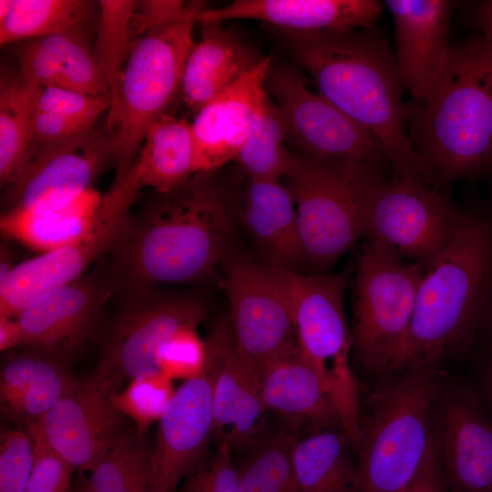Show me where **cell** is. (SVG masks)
<instances>
[{
    "instance_id": "46",
    "label": "cell",
    "mask_w": 492,
    "mask_h": 492,
    "mask_svg": "<svg viewBox=\"0 0 492 492\" xmlns=\"http://www.w3.org/2000/svg\"><path fill=\"white\" fill-rule=\"evenodd\" d=\"M91 129L93 127L89 125L58 115L35 112L31 121L29 146L71 138Z\"/></svg>"
},
{
    "instance_id": "1",
    "label": "cell",
    "mask_w": 492,
    "mask_h": 492,
    "mask_svg": "<svg viewBox=\"0 0 492 492\" xmlns=\"http://www.w3.org/2000/svg\"><path fill=\"white\" fill-rule=\"evenodd\" d=\"M213 172L195 173L128 214L107 255L113 296L210 277L231 245L232 211Z\"/></svg>"
},
{
    "instance_id": "10",
    "label": "cell",
    "mask_w": 492,
    "mask_h": 492,
    "mask_svg": "<svg viewBox=\"0 0 492 492\" xmlns=\"http://www.w3.org/2000/svg\"><path fill=\"white\" fill-rule=\"evenodd\" d=\"M120 297L91 374L111 395L137 377L162 373L159 354L166 343L183 327H198L210 313L199 296L158 287Z\"/></svg>"
},
{
    "instance_id": "54",
    "label": "cell",
    "mask_w": 492,
    "mask_h": 492,
    "mask_svg": "<svg viewBox=\"0 0 492 492\" xmlns=\"http://www.w3.org/2000/svg\"><path fill=\"white\" fill-rule=\"evenodd\" d=\"M491 178H492V175H491Z\"/></svg>"
},
{
    "instance_id": "42",
    "label": "cell",
    "mask_w": 492,
    "mask_h": 492,
    "mask_svg": "<svg viewBox=\"0 0 492 492\" xmlns=\"http://www.w3.org/2000/svg\"><path fill=\"white\" fill-rule=\"evenodd\" d=\"M206 343L198 335L197 327L179 330L164 345L159 354L162 373L171 380L199 376L205 365Z\"/></svg>"
},
{
    "instance_id": "33",
    "label": "cell",
    "mask_w": 492,
    "mask_h": 492,
    "mask_svg": "<svg viewBox=\"0 0 492 492\" xmlns=\"http://www.w3.org/2000/svg\"><path fill=\"white\" fill-rule=\"evenodd\" d=\"M90 8V2L83 0H12L0 23V44L81 30Z\"/></svg>"
},
{
    "instance_id": "40",
    "label": "cell",
    "mask_w": 492,
    "mask_h": 492,
    "mask_svg": "<svg viewBox=\"0 0 492 492\" xmlns=\"http://www.w3.org/2000/svg\"><path fill=\"white\" fill-rule=\"evenodd\" d=\"M111 105L109 96H94L56 87H40L35 111L58 115L91 127Z\"/></svg>"
},
{
    "instance_id": "49",
    "label": "cell",
    "mask_w": 492,
    "mask_h": 492,
    "mask_svg": "<svg viewBox=\"0 0 492 492\" xmlns=\"http://www.w3.org/2000/svg\"><path fill=\"white\" fill-rule=\"evenodd\" d=\"M24 344V332L16 318L0 319V351H12Z\"/></svg>"
},
{
    "instance_id": "53",
    "label": "cell",
    "mask_w": 492,
    "mask_h": 492,
    "mask_svg": "<svg viewBox=\"0 0 492 492\" xmlns=\"http://www.w3.org/2000/svg\"><path fill=\"white\" fill-rule=\"evenodd\" d=\"M12 5V0H0V23L7 17Z\"/></svg>"
},
{
    "instance_id": "31",
    "label": "cell",
    "mask_w": 492,
    "mask_h": 492,
    "mask_svg": "<svg viewBox=\"0 0 492 492\" xmlns=\"http://www.w3.org/2000/svg\"><path fill=\"white\" fill-rule=\"evenodd\" d=\"M153 447L134 427H126L115 446L75 492H152Z\"/></svg>"
},
{
    "instance_id": "11",
    "label": "cell",
    "mask_w": 492,
    "mask_h": 492,
    "mask_svg": "<svg viewBox=\"0 0 492 492\" xmlns=\"http://www.w3.org/2000/svg\"><path fill=\"white\" fill-rule=\"evenodd\" d=\"M220 267L230 302L228 315L239 353L259 370L296 351L290 306L274 268L247 256L232 244Z\"/></svg>"
},
{
    "instance_id": "17",
    "label": "cell",
    "mask_w": 492,
    "mask_h": 492,
    "mask_svg": "<svg viewBox=\"0 0 492 492\" xmlns=\"http://www.w3.org/2000/svg\"><path fill=\"white\" fill-rule=\"evenodd\" d=\"M101 265L46 293L15 317L24 332L23 346L69 366L97 334L104 307L113 298Z\"/></svg>"
},
{
    "instance_id": "8",
    "label": "cell",
    "mask_w": 492,
    "mask_h": 492,
    "mask_svg": "<svg viewBox=\"0 0 492 492\" xmlns=\"http://www.w3.org/2000/svg\"><path fill=\"white\" fill-rule=\"evenodd\" d=\"M307 265L323 272L364 237L378 169L294 155L286 177Z\"/></svg>"
},
{
    "instance_id": "47",
    "label": "cell",
    "mask_w": 492,
    "mask_h": 492,
    "mask_svg": "<svg viewBox=\"0 0 492 492\" xmlns=\"http://www.w3.org/2000/svg\"><path fill=\"white\" fill-rule=\"evenodd\" d=\"M401 492H447L435 440L418 474Z\"/></svg>"
},
{
    "instance_id": "23",
    "label": "cell",
    "mask_w": 492,
    "mask_h": 492,
    "mask_svg": "<svg viewBox=\"0 0 492 492\" xmlns=\"http://www.w3.org/2000/svg\"><path fill=\"white\" fill-rule=\"evenodd\" d=\"M382 9L374 0H235L221 7L204 8L198 23L251 19L282 33L339 32L372 29Z\"/></svg>"
},
{
    "instance_id": "44",
    "label": "cell",
    "mask_w": 492,
    "mask_h": 492,
    "mask_svg": "<svg viewBox=\"0 0 492 492\" xmlns=\"http://www.w3.org/2000/svg\"><path fill=\"white\" fill-rule=\"evenodd\" d=\"M39 359V353L26 346L12 350L0 375L1 409L7 416L29 385Z\"/></svg>"
},
{
    "instance_id": "37",
    "label": "cell",
    "mask_w": 492,
    "mask_h": 492,
    "mask_svg": "<svg viewBox=\"0 0 492 492\" xmlns=\"http://www.w3.org/2000/svg\"><path fill=\"white\" fill-rule=\"evenodd\" d=\"M76 378L68 366L39 353L33 378L8 417L26 428L37 423L73 386Z\"/></svg>"
},
{
    "instance_id": "35",
    "label": "cell",
    "mask_w": 492,
    "mask_h": 492,
    "mask_svg": "<svg viewBox=\"0 0 492 492\" xmlns=\"http://www.w3.org/2000/svg\"><path fill=\"white\" fill-rule=\"evenodd\" d=\"M97 37L94 56L108 86L110 108L108 114V133L115 126L119 109V86L133 40L130 21L135 1L101 0Z\"/></svg>"
},
{
    "instance_id": "32",
    "label": "cell",
    "mask_w": 492,
    "mask_h": 492,
    "mask_svg": "<svg viewBox=\"0 0 492 492\" xmlns=\"http://www.w3.org/2000/svg\"><path fill=\"white\" fill-rule=\"evenodd\" d=\"M286 138L280 108L267 92L235 161L250 179L280 180L288 176L294 162V155L284 146Z\"/></svg>"
},
{
    "instance_id": "45",
    "label": "cell",
    "mask_w": 492,
    "mask_h": 492,
    "mask_svg": "<svg viewBox=\"0 0 492 492\" xmlns=\"http://www.w3.org/2000/svg\"><path fill=\"white\" fill-rule=\"evenodd\" d=\"M181 0H143L135 2L130 21V35L137 39L150 29L178 17L186 7Z\"/></svg>"
},
{
    "instance_id": "6",
    "label": "cell",
    "mask_w": 492,
    "mask_h": 492,
    "mask_svg": "<svg viewBox=\"0 0 492 492\" xmlns=\"http://www.w3.org/2000/svg\"><path fill=\"white\" fill-rule=\"evenodd\" d=\"M204 2L190 1L174 20L133 40L119 86V109L108 133L115 179H121L136 159L145 137L179 93L192 32Z\"/></svg>"
},
{
    "instance_id": "30",
    "label": "cell",
    "mask_w": 492,
    "mask_h": 492,
    "mask_svg": "<svg viewBox=\"0 0 492 492\" xmlns=\"http://www.w3.org/2000/svg\"><path fill=\"white\" fill-rule=\"evenodd\" d=\"M102 196L92 188L59 209L38 214L5 210L0 219L3 237L42 253L83 237L93 226Z\"/></svg>"
},
{
    "instance_id": "50",
    "label": "cell",
    "mask_w": 492,
    "mask_h": 492,
    "mask_svg": "<svg viewBox=\"0 0 492 492\" xmlns=\"http://www.w3.org/2000/svg\"><path fill=\"white\" fill-rule=\"evenodd\" d=\"M492 355V288L484 324L473 356L475 358Z\"/></svg>"
},
{
    "instance_id": "27",
    "label": "cell",
    "mask_w": 492,
    "mask_h": 492,
    "mask_svg": "<svg viewBox=\"0 0 492 492\" xmlns=\"http://www.w3.org/2000/svg\"><path fill=\"white\" fill-rule=\"evenodd\" d=\"M200 26L202 35L188 54L179 90L185 106L195 114L262 59L221 24Z\"/></svg>"
},
{
    "instance_id": "41",
    "label": "cell",
    "mask_w": 492,
    "mask_h": 492,
    "mask_svg": "<svg viewBox=\"0 0 492 492\" xmlns=\"http://www.w3.org/2000/svg\"><path fill=\"white\" fill-rule=\"evenodd\" d=\"M35 447V463L26 492H75L71 483L74 467L46 442L38 424L26 429Z\"/></svg>"
},
{
    "instance_id": "12",
    "label": "cell",
    "mask_w": 492,
    "mask_h": 492,
    "mask_svg": "<svg viewBox=\"0 0 492 492\" xmlns=\"http://www.w3.org/2000/svg\"><path fill=\"white\" fill-rule=\"evenodd\" d=\"M463 210L421 179H381L372 195L364 238L427 270L455 238Z\"/></svg>"
},
{
    "instance_id": "15",
    "label": "cell",
    "mask_w": 492,
    "mask_h": 492,
    "mask_svg": "<svg viewBox=\"0 0 492 492\" xmlns=\"http://www.w3.org/2000/svg\"><path fill=\"white\" fill-rule=\"evenodd\" d=\"M435 443L447 492H492V414L475 385L443 376Z\"/></svg>"
},
{
    "instance_id": "20",
    "label": "cell",
    "mask_w": 492,
    "mask_h": 492,
    "mask_svg": "<svg viewBox=\"0 0 492 492\" xmlns=\"http://www.w3.org/2000/svg\"><path fill=\"white\" fill-rule=\"evenodd\" d=\"M210 369L186 380L177 390L158 421L151 465L152 492H172L207 458L213 436Z\"/></svg>"
},
{
    "instance_id": "9",
    "label": "cell",
    "mask_w": 492,
    "mask_h": 492,
    "mask_svg": "<svg viewBox=\"0 0 492 492\" xmlns=\"http://www.w3.org/2000/svg\"><path fill=\"white\" fill-rule=\"evenodd\" d=\"M273 268L290 306L300 353L342 420L355 422L361 405L350 364L353 343L343 306L347 274H303Z\"/></svg>"
},
{
    "instance_id": "34",
    "label": "cell",
    "mask_w": 492,
    "mask_h": 492,
    "mask_svg": "<svg viewBox=\"0 0 492 492\" xmlns=\"http://www.w3.org/2000/svg\"><path fill=\"white\" fill-rule=\"evenodd\" d=\"M40 87L19 73L1 82L0 90V184L5 188L17 172L27 151Z\"/></svg>"
},
{
    "instance_id": "19",
    "label": "cell",
    "mask_w": 492,
    "mask_h": 492,
    "mask_svg": "<svg viewBox=\"0 0 492 492\" xmlns=\"http://www.w3.org/2000/svg\"><path fill=\"white\" fill-rule=\"evenodd\" d=\"M37 424L48 446L80 473L94 470L126 428L111 395L91 375L76 379Z\"/></svg>"
},
{
    "instance_id": "4",
    "label": "cell",
    "mask_w": 492,
    "mask_h": 492,
    "mask_svg": "<svg viewBox=\"0 0 492 492\" xmlns=\"http://www.w3.org/2000/svg\"><path fill=\"white\" fill-rule=\"evenodd\" d=\"M492 288V208L463 210L454 240L425 270L416 294L404 370L474 355Z\"/></svg>"
},
{
    "instance_id": "38",
    "label": "cell",
    "mask_w": 492,
    "mask_h": 492,
    "mask_svg": "<svg viewBox=\"0 0 492 492\" xmlns=\"http://www.w3.org/2000/svg\"><path fill=\"white\" fill-rule=\"evenodd\" d=\"M174 392L171 379L159 373L131 380L123 391L111 395V401L145 436L149 426L159 420Z\"/></svg>"
},
{
    "instance_id": "16",
    "label": "cell",
    "mask_w": 492,
    "mask_h": 492,
    "mask_svg": "<svg viewBox=\"0 0 492 492\" xmlns=\"http://www.w3.org/2000/svg\"><path fill=\"white\" fill-rule=\"evenodd\" d=\"M133 201L108 190L91 229L80 239L26 260L0 283V319L15 318L46 293L85 275L106 257Z\"/></svg>"
},
{
    "instance_id": "29",
    "label": "cell",
    "mask_w": 492,
    "mask_h": 492,
    "mask_svg": "<svg viewBox=\"0 0 492 492\" xmlns=\"http://www.w3.org/2000/svg\"><path fill=\"white\" fill-rule=\"evenodd\" d=\"M352 443L343 428H326L293 438L290 458L299 492H356Z\"/></svg>"
},
{
    "instance_id": "52",
    "label": "cell",
    "mask_w": 492,
    "mask_h": 492,
    "mask_svg": "<svg viewBox=\"0 0 492 492\" xmlns=\"http://www.w3.org/2000/svg\"><path fill=\"white\" fill-rule=\"evenodd\" d=\"M16 264L14 263V253L9 243L3 240L0 246V283L10 274Z\"/></svg>"
},
{
    "instance_id": "24",
    "label": "cell",
    "mask_w": 492,
    "mask_h": 492,
    "mask_svg": "<svg viewBox=\"0 0 492 492\" xmlns=\"http://www.w3.org/2000/svg\"><path fill=\"white\" fill-rule=\"evenodd\" d=\"M258 373L266 409L285 421L292 433L343 428L338 410L299 348Z\"/></svg>"
},
{
    "instance_id": "39",
    "label": "cell",
    "mask_w": 492,
    "mask_h": 492,
    "mask_svg": "<svg viewBox=\"0 0 492 492\" xmlns=\"http://www.w3.org/2000/svg\"><path fill=\"white\" fill-rule=\"evenodd\" d=\"M35 463L31 436L5 427L0 435V492H26Z\"/></svg>"
},
{
    "instance_id": "2",
    "label": "cell",
    "mask_w": 492,
    "mask_h": 492,
    "mask_svg": "<svg viewBox=\"0 0 492 492\" xmlns=\"http://www.w3.org/2000/svg\"><path fill=\"white\" fill-rule=\"evenodd\" d=\"M285 35L318 92L379 141L394 176L424 180L406 131L405 87L387 42L371 29Z\"/></svg>"
},
{
    "instance_id": "3",
    "label": "cell",
    "mask_w": 492,
    "mask_h": 492,
    "mask_svg": "<svg viewBox=\"0 0 492 492\" xmlns=\"http://www.w3.org/2000/svg\"><path fill=\"white\" fill-rule=\"evenodd\" d=\"M407 125L425 182L492 175V46L481 34L451 45L428 95L407 105Z\"/></svg>"
},
{
    "instance_id": "26",
    "label": "cell",
    "mask_w": 492,
    "mask_h": 492,
    "mask_svg": "<svg viewBox=\"0 0 492 492\" xmlns=\"http://www.w3.org/2000/svg\"><path fill=\"white\" fill-rule=\"evenodd\" d=\"M16 54L18 73L36 87L109 96L107 80L81 30L22 41Z\"/></svg>"
},
{
    "instance_id": "7",
    "label": "cell",
    "mask_w": 492,
    "mask_h": 492,
    "mask_svg": "<svg viewBox=\"0 0 492 492\" xmlns=\"http://www.w3.org/2000/svg\"><path fill=\"white\" fill-rule=\"evenodd\" d=\"M425 272L376 241L363 246L354 285L353 351L364 370L381 380L404 370Z\"/></svg>"
},
{
    "instance_id": "21",
    "label": "cell",
    "mask_w": 492,
    "mask_h": 492,
    "mask_svg": "<svg viewBox=\"0 0 492 492\" xmlns=\"http://www.w3.org/2000/svg\"><path fill=\"white\" fill-rule=\"evenodd\" d=\"M271 67V57H262L234 85L196 113L190 123L194 174L214 172L235 160L267 93L265 82Z\"/></svg>"
},
{
    "instance_id": "43",
    "label": "cell",
    "mask_w": 492,
    "mask_h": 492,
    "mask_svg": "<svg viewBox=\"0 0 492 492\" xmlns=\"http://www.w3.org/2000/svg\"><path fill=\"white\" fill-rule=\"evenodd\" d=\"M232 450L224 444L189 477L181 492H239L240 476Z\"/></svg>"
},
{
    "instance_id": "48",
    "label": "cell",
    "mask_w": 492,
    "mask_h": 492,
    "mask_svg": "<svg viewBox=\"0 0 492 492\" xmlns=\"http://www.w3.org/2000/svg\"><path fill=\"white\" fill-rule=\"evenodd\" d=\"M476 377L475 387L492 414V355L476 359Z\"/></svg>"
},
{
    "instance_id": "51",
    "label": "cell",
    "mask_w": 492,
    "mask_h": 492,
    "mask_svg": "<svg viewBox=\"0 0 492 492\" xmlns=\"http://www.w3.org/2000/svg\"><path fill=\"white\" fill-rule=\"evenodd\" d=\"M475 21L480 34L492 46V0L481 1L475 10Z\"/></svg>"
},
{
    "instance_id": "14",
    "label": "cell",
    "mask_w": 492,
    "mask_h": 492,
    "mask_svg": "<svg viewBox=\"0 0 492 492\" xmlns=\"http://www.w3.org/2000/svg\"><path fill=\"white\" fill-rule=\"evenodd\" d=\"M113 157L110 138L93 129L71 138L30 145L2 197L4 211L33 214L70 203L87 190Z\"/></svg>"
},
{
    "instance_id": "22",
    "label": "cell",
    "mask_w": 492,
    "mask_h": 492,
    "mask_svg": "<svg viewBox=\"0 0 492 492\" xmlns=\"http://www.w3.org/2000/svg\"><path fill=\"white\" fill-rule=\"evenodd\" d=\"M395 24V59L414 100L424 99L447 62L451 3L445 0H386Z\"/></svg>"
},
{
    "instance_id": "18",
    "label": "cell",
    "mask_w": 492,
    "mask_h": 492,
    "mask_svg": "<svg viewBox=\"0 0 492 492\" xmlns=\"http://www.w3.org/2000/svg\"><path fill=\"white\" fill-rule=\"evenodd\" d=\"M205 343V364L213 376V436L232 451L250 450L268 434L258 371L239 353L228 315Z\"/></svg>"
},
{
    "instance_id": "36",
    "label": "cell",
    "mask_w": 492,
    "mask_h": 492,
    "mask_svg": "<svg viewBox=\"0 0 492 492\" xmlns=\"http://www.w3.org/2000/svg\"><path fill=\"white\" fill-rule=\"evenodd\" d=\"M296 435L289 429L267 434L238 469L239 492H299L290 452Z\"/></svg>"
},
{
    "instance_id": "13",
    "label": "cell",
    "mask_w": 492,
    "mask_h": 492,
    "mask_svg": "<svg viewBox=\"0 0 492 492\" xmlns=\"http://www.w3.org/2000/svg\"><path fill=\"white\" fill-rule=\"evenodd\" d=\"M265 87L283 118L287 138L303 154L378 169L388 160L379 141L288 68L271 67Z\"/></svg>"
},
{
    "instance_id": "5",
    "label": "cell",
    "mask_w": 492,
    "mask_h": 492,
    "mask_svg": "<svg viewBox=\"0 0 492 492\" xmlns=\"http://www.w3.org/2000/svg\"><path fill=\"white\" fill-rule=\"evenodd\" d=\"M443 376L422 368L381 380L360 418L356 492H401L416 477L434 444Z\"/></svg>"
},
{
    "instance_id": "25",
    "label": "cell",
    "mask_w": 492,
    "mask_h": 492,
    "mask_svg": "<svg viewBox=\"0 0 492 492\" xmlns=\"http://www.w3.org/2000/svg\"><path fill=\"white\" fill-rule=\"evenodd\" d=\"M241 217L269 265L298 272L308 266L289 186L280 180L250 179Z\"/></svg>"
},
{
    "instance_id": "28",
    "label": "cell",
    "mask_w": 492,
    "mask_h": 492,
    "mask_svg": "<svg viewBox=\"0 0 492 492\" xmlns=\"http://www.w3.org/2000/svg\"><path fill=\"white\" fill-rule=\"evenodd\" d=\"M193 161L190 123L166 113L149 128L132 165L115 182L136 195L145 187L170 193L191 179Z\"/></svg>"
}]
</instances>
